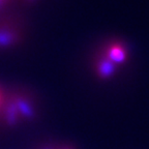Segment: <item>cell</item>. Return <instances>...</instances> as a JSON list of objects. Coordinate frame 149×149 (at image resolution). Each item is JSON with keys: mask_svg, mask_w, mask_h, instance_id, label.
<instances>
[{"mask_svg": "<svg viewBox=\"0 0 149 149\" xmlns=\"http://www.w3.org/2000/svg\"><path fill=\"white\" fill-rule=\"evenodd\" d=\"M4 91H5V89H3L2 87L0 86V108H1V105H2L3 96H4Z\"/></svg>", "mask_w": 149, "mask_h": 149, "instance_id": "obj_6", "label": "cell"}, {"mask_svg": "<svg viewBox=\"0 0 149 149\" xmlns=\"http://www.w3.org/2000/svg\"><path fill=\"white\" fill-rule=\"evenodd\" d=\"M17 0H0V13L13 9L16 6Z\"/></svg>", "mask_w": 149, "mask_h": 149, "instance_id": "obj_5", "label": "cell"}, {"mask_svg": "<svg viewBox=\"0 0 149 149\" xmlns=\"http://www.w3.org/2000/svg\"><path fill=\"white\" fill-rule=\"evenodd\" d=\"M98 52L106 56L118 68L123 66L128 60V49L123 42H119V40L107 42L102 45Z\"/></svg>", "mask_w": 149, "mask_h": 149, "instance_id": "obj_3", "label": "cell"}, {"mask_svg": "<svg viewBox=\"0 0 149 149\" xmlns=\"http://www.w3.org/2000/svg\"><path fill=\"white\" fill-rule=\"evenodd\" d=\"M42 105L31 89L15 86L4 91L0 108V126L17 128L34 122L40 116Z\"/></svg>", "mask_w": 149, "mask_h": 149, "instance_id": "obj_1", "label": "cell"}, {"mask_svg": "<svg viewBox=\"0 0 149 149\" xmlns=\"http://www.w3.org/2000/svg\"><path fill=\"white\" fill-rule=\"evenodd\" d=\"M92 70L95 76L100 80H110L117 74L119 68L111 60L97 52L92 60Z\"/></svg>", "mask_w": 149, "mask_h": 149, "instance_id": "obj_4", "label": "cell"}, {"mask_svg": "<svg viewBox=\"0 0 149 149\" xmlns=\"http://www.w3.org/2000/svg\"><path fill=\"white\" fill-rule=\"evenodd\" d=\"M28 36V23L19 12L8 9L0 13V52L16 50Z\"/></svg>", "mask_w": 149, "mask_h": 149, "instance_id": "obj_2", "label": "cell"}]
</instances>
